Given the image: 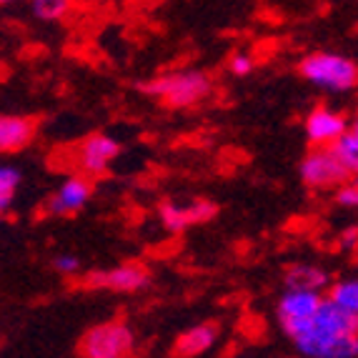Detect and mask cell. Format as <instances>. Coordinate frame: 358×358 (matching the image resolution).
Masks as SVG:
<instances>
[{
    "label": "cell",
    "mask_w": 358,
    "mask_h": 358,
    "mask_svg": "<svg viewBox=\"0 0 358 358\" xmlns=\"http://www.w3.org/2000/svg\"><path fill=\"white\" fill-rule=\"evenodd\" d=\"M336 203L341 208H358V180H348L336 188Z\"/></svg>",
    "instance_id": "19"
},
{
    "label": "cell",
    "mask_w": 358,
    "mask_h": 358,
    "mask_svg": "<svg viewBox=\"0 0 358 358\" xmlns=\"http://www.w3.org/2000/svg\"><path fill=\"white\" fill-rule=\"evenodd\" d=\"M336 150L341 153V158L346 161V166L351 168L353 180H358V120L351 123L348 133L336 143Z\"/></svg>",
    "instance_id": "17"
},
{
    "label": "cell",
    "mask_w": 358,
    "mask_h": 358,
    "mask_svg": "<svg viewBox=\"0 0 358 358\" xmlns=\"http://www.w3.org/2000/svg\"><path fill=\"white\" fill-rule=\"evenodd\" d=\"M38 133V120L30 115H3L0 118V150L18 153L33 143Z\"/></svg>",
    "instance_id": "12"
},
{
    "label": "cell",
    "mask_w": 358,
    "mask_h": 358,
    "mask_svg": "<svg viewBox=\"0 0 358 358\" xmlns=\"http://www.w3.org/2000/svg\"><path fill=\"white\" fill-rule=\"evenodd\" d=\"M356 243H358V228H351V231H346L341 236V245L343 248H353Z\"/></svg>",
    "instance_id": "22"
},
{
    "label": "cell",
    "mask_w": 358,
    "mask_h": 358,
    "mask_svg": "<svg viewBox=\"0 0 358 358\" xmlns=\"http://www.w3.org/2000/svg\"><path fill=\"white\" fill-rule=\"evenodd\" d=\"M301 178L308 188L316 191H336L353 178L351 168L334 148H313L301 161Z\"/></svg>",
    "instance_id": "5"
},
{
    "label": "cell",
    "mask_w": 358,
    "mask_h": 358,
    "mask_svg": "<svg viewBox=\"0 0 358 358\" xmlns=\"http://www.w3.org/2000/svg\"><path fill=\"white\" fill-rule=\"evenodd\" d=\"M143 88L168 108H193L210 96L213 83L201 71H176L153 78Z\"/></svg>",
    "instance_id": "3"
},
{
    "label": "cell",
    "mask_w": 358,
    "mask_h": 358,
    "mask_svg": "<svg viewBox=\"0 0 358 358\" xmlns=\"http://www.w3.org/2000/svg\"><path fill=\"white\" fill-rule=\"evenodd\" d=\"M293 343L303 358H358V318L326 296L313 321Z\"/></svg>",
    "instance_id": "1"
},
{
    "label": "cell",
    "mask_w": 358,
    "mask_h": 358,
    "mask_svg": "<svg viewBox=\"0 0 358 358\" xmlns=\"http://www.w3.org/2000/svg\"><path fill=\"white\" fill-rule=\"evenodd\" d=\"M30 10L43 23H55V20H63L68 15L71 0H33Z\"/></svg>",
    "instance_id": "16"
},
{
    "label": "cell",
    "mask_w": 358,
    "mask_h": 358,
    "mask_svg": "<svg viewBox=\"0 0 358 358\" xmlns=\"http://www.w3.org/2000/svg\"><path fill=\"white\" fill-rule=\"evenodd\" d=\"M323 301H326V296L310 291L283 293L281 301H278V321H281V329L286 331L288 338L293 341L299 334H303V329L313 321Z\"/></svg>",
    "instance_id": "6"
},
{
    "label": "cell",
    "mask_w": 358,
    "mask_h": 358,
    "mask_svg": "<svg viewBox=\"0 0 358 358\" xmlns=\"http://www.w3.org/2000/svg\"><path fill=\"white\" fill-rule=\"evenodd\" d=\"M93 196V180L90 176H71L68 180L55 188L50 193V198L45 201V213L50 215H76L78 210H83L85 203Z\"/></svg>",
    "instance_id": "9"
},
{
    "label": "cell",
    "mask_w": 358,
    "mask_h": 358,
    "mask_svg": "<svg viewBox=\"0 0 358 358\" xmlns=\"http://www.w3.org/2000/svg\"><path fill=\"white\" fill-rule=\"evenodd\" d=\"M218 213V206L213 201H206V198H196L188 206L180 203H161L158 208V218L171 233H180L185 228L198 226V223H208Z\"/></svg>",
    "instance_id": "11"
},
{
    "label": "cell",
    "mask_w": 358,
    "mask_h": 358,
    "mask_svg": "<svg viewBox=\"0 0 358 358\" xmlns=\"http://www.w3.org/2000/svg\"><path fill=\"white\" fill-rule=\"evenodd\" d=\"M299 71L326 93H348L358 85V63L341 53H310L301 60Z\"/></svg>",
    "instance_id": "2"
},
{
    "label": "cell",
    "mask_w": 358,
    "mask_h": 358,
    "mask_svg": "<svg viewBox=\"0 0 358 358\" xmlns=\"http://www.w3.org/2000/svg\"><path fill=\"white\" fill-rule=\"evenodd\" d=\"M329 299L334 301L338 308H343L346 313L358 318V278H343L336 281L329 288Z\"/></svg>",
    "instance_id": "15"
},
{
    "label": "cell",
    "mask_w": 358,
    "mask_h": 358,
    "mask_svg": "<svg viewBox=\"0 0 358 358\" xmlns=\"http://www.w3.org/2000/svg\"><path fill=\"white\" fill-rule=\"evenodd\" d=\"M236 358H248V356H236Z\"/></svg>",
    "instance_id": "24"
},
{
    "label": "cell",
    "mask_w": 358,
    "mask_h": 358,
    "mask_svg": "<svg viewBox=\"0 0 358 358\" xmlns=\"http://www.w3.org/2000/svg\"><path fill=\"white\" fill-rule=\"evenodd\" d=\"M118 153L120 145L115 138L106 136V133H93L73 148V161L83 171V176H101L118 158Z\"/></svg>",
    "instance_id": "7"
},
{
    "label": "cell",
    "mask_w": 358,
    "mask_h": 358,
    "mask_svg": "<svg viewBox=\"0 0 358 358\" xmlns=\"http://www.w3.org/2000/svg\"><path fill=\"white\" fill-rule=\"evenodd\" d=\"M3 3H15V0H3Z\"/></svg>",
    "instance_id": "23"
},
{
    "label": "cell",
    "mask_w": 358,
    "mask_h": 358,
    "mask_svg": "<svg viewBox=\"0 0 358 358\" xmlns=\"http://www.w3.org/2000/svg\"><path fill=\"white\" fill-rule=\"evenodd\" d=\"M20 185V171L15 166H3L0 168V213H8L15 191Z\"/></svg>",
    "instance_id": "18"
},
{
    "label": "cell",
    "mask_w": 358,
    "mask_h": 358,
    "mask_svg": "<svg viewBox=\"0 0 358 358\" xmlns=\"http://www.w3.org/2000/svg\"><path fill=\"white\" fill-rule=\"evenodd\" d=\"M53 266H55V271H58V273H63V275H73V273H78V268H80L78 258L68 256V253H63V256L55 258Z\"/></svg>",
    "instance_id": "21"
},
{
    "label": "cell",
    "mask_w": 358,
    "mask_h": 358,
    "mask_svg": "<svg viewBox=\"0 0 358 358\" xmlns=\"http://www.w3.org/2000/svg\"><path fill=\"white\" fill-rule=\"evenodd\" d=\"M329 286V273L313 263H296L286 271V291L321 293Z\"/></svg>",
    "instance_id": "14"
},
{
    "label": "cell",
    "mask_w": 358,
    "mask_h": 358,
    "mask_svg": "<svg viewBox=\"0 0 358 358\" xmlns=\"http://www.w3.org/2000/svg\"><path fill=\"white\" fill-rule=\"evenodd\" d=\"M215 338H218V323H213V321L196 323V326L183 331V334L173 341L171 353H173L176 358H196L208 351L215 343Z\"/></svg>",
    "instance_id": "13"
},
{
    "label": "cell",
    "mask_w": 358,
    "mask_h": 358,
    "mask_svg": "<svg viewBox=\"0 0 358 358\" xmlns=\"http://www.w3.org/2000/svg\"><path fill=\"white\" fill-rule=\"evenodd\" d=\"M136 348V336L123 321L98 323L78 341L80 358H131Z\"/></svg>",
    "instance_id": "4"
},
{
    "label": "cell",
    "mask_w": 358,
    "mask_h": 358,
    "mask_svg": "<svg viewBox=\"0 0 358 358\" xmlns=\"http://www.w3.org/2000/svg\"><path fill=\"white\" fill-rule=\"evenodd\" d=\"M351 123L346 115L334 108L318 106L306 115V136L313 143V148H334L341 138L346 136Z\"/></svg>",
    "instance_id": "8"
},
{
    "label": "cell",
    "mask_w": 358,
    "mask_h": 358,
    "mask_svg": "<svg viewBox=\"0 0 358 358\" xmlns=\"http://www.w3.org/2000/svg\"><path fill=\"white\" fill-rule=\"evenodd\" d=\"M228 68H231L233 76H248L253 71V58L248 53H233Z\"/></svg>",
    "instance_id": "20"
},
{
    "label": "cell",
    "mask_w": 358,
    "mask_h": 358,
    "mask_svg": "<svg viewBox=\"0 0 358 358\" xmlns=\"http://www.w3.org/2000/svg\"><path fill=\"white\" fill-rule=\"evenodd\" d=\"M148 281H150V273L143 263H120L115 268L90 273L88 278H85V286L131 293V291H141L143 286H148Z\"/></svg>",
    "instance_id": "10"
}]
</instances>
